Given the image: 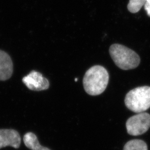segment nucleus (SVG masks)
I'll use <instances>...</instances> for the list:
<instances>
[{
    "mask_svg": "<svg viewBox=\"0 0 150 150\" xmlns=\"http://www.w3.org/2000/svg\"><path fill=\"white\" fill-rule=\"evenodd\" d=\"M109 81V74L103 66L96 65L86 71L83 84L85 90L91 96L99 95L106 90Z\"/></svg>",
    "mask_w": 150,
    "mask_h": 150,
    "instance_id": "f257e3e1",
    "label": "nucleus"
},
{
    "mask_svg": "<svg viewBox=\"0 0 150 150\" xmlns=\"http://www.w3.org/2000/svg\"><path fill=\"white\" fill-rule=\"evenodd\" d=\"M110 54L116 65L123 70L134 69L140 63V57L134 51L120 44H113Z\"/></svg>",
    "mask_w": 150,
    "mask_h": 150,
    "instance_id": "f03ea898",
    "label": "nucleus"
},
{
    "mask_svg": "<svg viewBox=\"0 0 150 150\" xmlns=\"http://www.w3.org/2000/svg\"><path fill=\"white\" fill-rule=\"evenodd\" d=\"M125 105L129 110L143 112L150 108V87L141 86L129 91L125 99Z\"/></svg>",
    "mask_w": 150,
    "mask_h": 150,
    "instance_id": "7ed1b4c3",
    "label": "nucleus"
},
{
    "mask_svg": "<svg viewBox=\"0 0 150 150\" xmlns=\"http://www.w3.org/2000/svg\"><path fill=\"white\" fill-rule=\"evenodd\" d=\"M126 129L129 134L139 136L145 134L150 127V115L139 113L129 118L126 122Z\"/></svg>",
    "mask_w": 150,
    "mask_h": 150,
    "instance_id": "20e7f679",
    "label": "nucleus"
},
{
    "mask_svg": "<svg viewBox=\"0 0 150 150\" xmlns=\"http://www.w3.org/2000/svg\"><path fill=\"white\" fill-rule=\"evenodd\" d=\"M23 83L31 90L43 91L48 89L50 83L48 80L42 74L36 71H32L22 79Z\"/></svg>",
    "mask_w": 150,
    "mask_h": 150,
    "instance_id": "39448f33",
    "label": "nucleus"
},
{
    "mask_svg": "<svg viewBox=\"0 0 150 150\" xmlns=\"http://www.w3.org/2000/svg\"><path fill=\"white\" fill-rule=\"evenodd\" d=\"M21 144V137L18 132L11 129H0V149L10 146L18 149Z\"/></svg>",
    "mask_w": 150,
    "mask_h": 150,
    "instance_id": "423d86ee",
    "label": "nucleus"
},
{
    "mask_svg": "<svg viewBox=\"0 0 150 150\" xmlns=\"http://www.w3.org/2000/svg\"><path fill=\"white\" fill-rule=\"evenodd\" d=\"M13 72V63L7 53L0 50V80L9 79Z\"/></svg>",
    "mask_w": 150,
    "mask_h": 150,
    "instance_id": "0eeeda50",
    "label": "nucleus"
},
{
    "mask_svg": "<svg viewBox=\"0 0 150 150\" xmlns=\"http://www.w3.org/2000/svg\"><path fill=\"white\" fill-rule=\"evenodd\" d=\"M23 142L25 146L30 150H51L40 145L37 136L32 132H28L24 135Z\"/></svg>",
    "mask_w": 150,
    "mask_h": 150,
    "instance_id": "6e6552de",
    "label": "nucleus"
},
{
    "mask_svg": "<svg viewBox=\"0 0 150 150\" xmlns=\"http://www.w3.org/2000/svg\"><path fill=\"white\" fill-rule=\"evenodd\" d=\"M123 150H148V148L145 141L141 139H132L125 144Z\"/></svg>",
    "mask_w": 150,
    "mask_h": 150,
    "instance_id": "1a4fd4ad",
    "label": "nucleus"
},
{
    "mask_svg": "<svg viewBox=\"0 0 150 150\" xmlns=\"http://www.w3.org/2000/svg\"><path fill=\"white\" fill-rule=\"evenodd\" d=\"M146 0H129L127 8L130 12L135 13L138 12L141 8V7L144 6Z\"/></svg>",
    "mask_w": 150,
    "mask_h": 150,
    "instance_id": "9d476101",
    "label": "nucleus"
},
{
    "mask_svg": "<svg viewBox=\"0 0 150 150\" xmlns=\"http://www.w3.org/2000/svg\"><path fill=\"white\" fill-rule=\"evenodd\" d=\"M145 11L147 12V15L150 17V0H146L144 5Z\"/></svg>",
    "mask_w": 150,
    "mask_h": 150,
    "instance_id": "9b49d317",
    "label": "nucleus"
}]
</instances>
